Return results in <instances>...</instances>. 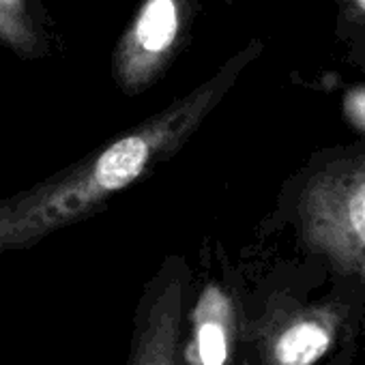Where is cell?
Listing matches in <instances>:
<instances>
[{"label": "cell", "mask_w": 365, "mask_h": 365, "mask_svg": "<svg viewBox=\"0 0 365 365\" xmlns=\"http://www.w3.org/2000/svg\"><path fill=\"white\" fill-rule=\"evenodd\" d=\"M363 305L327 297H275L250 327L258 365H352L363 335Z\"/></svg>", "instance_id": "2"}, {"label": "cell", "mask_w": 365, "mask_h": 365, "mask_svg": "<svg viewBox=\"0 0 365 365\" xmlns=\"http://www.w3.org/2000/svg\"><path fill=\"white\" fill-rule=\"evenodd\" d=\"M346 3H348L352 16L365 26V0H346Z\"/></svg>", "instance_id": "8"}, {"label": "cell", "mask_w": 365, "mask_h": 365, "mask_svg": "<svg viewBox=\"0 0 365 365\" xmlns=\"http://www.w3.org/2000/svg\"><path fill=\"white\" fill-rule=\"evenodd\" d=\"M0 43L26 58L46 54L48 46L35 24L29 0H0Z\"/></svg>", "instance_id": "7"}, {"label": "cell", "mask_w": 365, "mask_h": 365, "mask_svg": "<svg viewBox=\"0 0 365 365\" xmlns=\"http://www.w3.org/2000/svg\"><path fill=\"white\" fill-rule=\"evenodd\" d=\"M256 52L258 43L230 58L205 84L108 146L86 155L33 190L0 200V254L29 247L54 230L88 217L159 161L172 157L224 99Z\"/></svg>", "instance_id": "1"}, {"label": "cell", "mask_w": 365, "mask_h": 365, "mask_svg": "<svg viewBox=\"0 0 365 365\" xmlns=\"http://www.w3.org/2000/svg\"><path fill=\"white\" fill-rule=\"evenodd\" d=\"M190 350L198 365H228L237 339V312L222 286H205L190 312Z\"/></svg>", "instance_id": "6"}, {"label": "cell", "mask_w": 365, "mask_h": 365, "mask_svg": "<svg viewBox=\"0 0 365 365\" xmlns=\"http://www.w3.org/2000/svg\"><path fill=\"white\" fill-rule=\"evenodd\" d=\"M187 271L172 262L138 305L127 365H198L185 333Z\"/></svg>", "instance_id": "5"}, {"label": "cell", "mask_w": 365, "mask_h": 365, "mask_svg": "<svg viewBox=\"0 0 365 365\" xmlns=\"http://www.w3.org/2000/svg\"><path fill=\"white\" fill-rule=\"evenodd\" d=\"M194 7L196 0H142L112 58L114 80L127 95L144 93L163 73L190 29Z\"/></svg>", "instance_id": "4"}, {"label": "cell", "mask_w": 365, "mask_h": 365, "mask_svg": "<svg viewBox=\"0 0 365 365\" xmlns=\"http://www.w3.org/2000/svg\"><path fill=\"white\" fill-rule=\"evenodd\" d=\"M301 239L337 275L365 279V150L324 165L299 202Z\"/></svg>", "instance_id": "3"}]
</instances>
